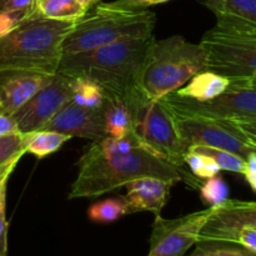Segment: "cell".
<instances>
[{"mask_svg":"<svg viewBox=\"0 0 256 256\" xmlns=\"http://www.w3.org/2000/svg\"><path fill=\"white\" fill-rule=\"evenodd\" d=\"M142 176H155L176 184L185 180L182 168L170 164L130 134L122 139L105 138L90 145L82 159L69 199L96 198Z\"/></svg>","mask_w":256,"mask_h":256,"instance_id":"cell-1","label":"cell"},{"mask_svg":"<svg viewBox=\"0 0 256 256\" xmlns=\"http://www.w3.org/2000/svg\"><path fill=\"white\" fill-rule=\"evenodd\" d=\"M154 40L152 35L132 38L89 52L62 55L58 72L70 78H86L96 82L106 98L125 100L142 88V72Z\"/></svg>","mask_w":256,"mask_h":256,"instance_id":"cell-2","label":"cell"},{"mask_svg":"<svg viewBox=\"0 0 256 256\" xmlns=\"http://www.w3.org/2000/svg\"><path fill=\"white\" fill-rule=\"evenodd\" d=\"M75 20L48 19L34 12L0 38V72L29 70L54 75L58 72L62 46Z\"/></svg>","mask_w":256,"mask_h":256,"instance_id":"cell-3","label":"cell"},{"mask_svg":"<svg viewBox=\"0 0 256 256\" xmlns=\"http://www.w3.org/2000/svg\"><path fill=\"white\" fill-rule=\"evenodd\" d=\"M155 24L156 15L148 9H124L112 2H98L75 20L62 42V54L72 55L120 40L149 36Z\"/></svg>","mask_w":256,"mask_h":256,"instance_id":"cell-4","label":"cell"},{"mask_svg":"<svg viewBox=\"0 0 256 256\" xmlns=\"http://www.w3.org/2000/svg\"><path fill=\"white\" fill-rule=\"evenodd\" d=\"M206 69V54L200 44L180 35L154 40L148 52L142 89L150 99L160 100L184 86Z\"/></svg>","mask_w":256,"mask_h":256,"instance_id":"cell-5","label":"cell"},{"mask_svg":"<svg viewBox=\"0 0 256 256\" xmlns=\"http://www.w3.org/2000/svg\"><path fill=\"white\" fill-rule=\"evenodd\" d=\"M200 45L206 54V69L222 76L244 79L256 72V24L226 14L205 32Z\"/></svg>","mask_w":256,"mask_h":256,"instance_id":"cell-6","label":"cell"},{"mask_svg":"<svg viewBox=\"0 0 256 256\" xmlns=\"http://www.w3.org/2000/svg\"><path fill=\"white\" fill-rule=\"evenodd\" d=\"M132 110V134L154 154L178 168L185 165V146L176 129L174 114L162 100H152L142 88L126 98Z\"/></svg>","mask_w":256,"mask_h":256,"instance_id":"cell-7","label":"cell"},{"mask_svg":"<svg viewBox=\"0 0 256 256\" xmlns=\"http://www.w3.org/2000/svg\"><path fill=\"white\" fill-rule=\"evenodd\" d=\"M162 100L170 112L182 116H199L215 120H245L256 118V85L242 79L230 80L222 94L208 102H195L175 92Z\"/></svg>","mask_w":256,"mask_h":256,"instance_id":"cell-8","label":"cell"},{"mask_svg":"<svg viewBox=\"0 0 256 256\" xmlns=\"http://www.w3.org/2000/svg\"><path fill=\"white\" fill-rule=\"evenodd\" d=\"M176 129L185 150L195 145L228 150L246 159L256 146L246 135L240 132L229 120H215L199 116L175 115Z\"/></svg>","mask_w":256,"mask_h":256,"instance_id":"cell-9","label":"cell"},{"mask_svg":"<svg viewBox=\"0 0 256 256\" xmlns=\"http://www.w3.org/2000/svg\"><path fill=\"white\" fill-rule=\"evenodd\" d=\"M212 206L192 212L176 219H164L156 215L150 236L148 256H184L185 252L199 242V234Z\"/></svg>","mask_w":256,"mask_h":256,"instance_id":"cell-10","label":"cell"},{"mask_svg":"<svg viewBox=\"0 0 256 256\" xmlns=\"http://www.w3.org/2000/svg\"><path fill=\"white\" fill-rule=\"evenodd\" d=\"M72 100V78L56 72L52 82L12 114L19 132L42 130L52 116Z\"/></svg>","mask_w":256,"mask_h":256,"instance_id":"cell-11","label":"cell"},{"mask_svg":"<svg viewBox=\"0 0 256 256\" xmlns=\"http://www.w3.org/2000/svg\"><path fill=\"white\" fill-rule=\"evenodd\" d=\"M212 208V215L202 228L199 242H229L230 236L240 228L252 226L256 229V202L228 199Z\"/></svg>","mask_w":256,"mask_h":256,"instance_id":"cell-12","label":"cell"},{"mask_svg":"<svg viewBox=\"0 0 256 256\" xmlns=\"http://www.w3.org/2000/svg\"><path fill=\"white\" fill-rule=\"evenodd\" d=\"M42 130L60 132L69 135L70 138H82L92 142H100L105 139L104 120L102 112L85 109L78 106L76 104L69 100L50 122L42 128Z\"/></svg>","mask_w":256,"mask_h":256,"instance_id":"cell-13","label":"cell"},{"mask_svg":"<svg viewBox=\"0 0 256 256\" xmlns=\"http://www.w3.org/2000/svg\"><path fill=\"white\" fill-rule=\"evenodd\" d=\"M54 75L29 70L0 72V104L4 114H14L40 89L49 84Z\"/></svg>","mask_w":256,"mask_h":256,"instance_id":"cell-14","label":"cell"},{"mask_svg":"<svg viewBox=\"0 0 256 256\" xmlns=\"http://www.w3.org/2000/svg\"><path fill=\"white\" fill-rule=\"evenodd\" d=\"M125 200L129 214L139 212H150L156 216L160 215L169 198L170 189L174 184L155 176H142L126 184Z\"/></svg>","mask_w":256,"mask_h":256,"instance_id":"cell-15","label":"cell"},{"mask_svg":"<svg viewBox=\"0 0 256 256\" xmlns=\"http://www.w3.org/2000/svg\"><path fill=\"white\" fill-rule=\"evenodd\" d=\"M230 79L218 72L204 70L192 76L184 86L175 90V94L195 102H208L219 96L229 88Z\"/></svg>","mask_w":256,"mask_h":256,"instance_id":"cell-16","label":"cell"},{"mask_svg":"<svg viewBox=\"0 0 256 256\" xmlns=\"http://www.w3.org/2000/svg\"><path fill=\"white\" fill-rule=\"evenodd\" d=\"M102 120L106 138L122 139L132 134V110L126 100L119 98H106L102 108Z\"/></svg>","mask_w":256,"mask_h":256,"instance_id":"cell-17","label":"cell"},{"mask_svg":"<svg viewBox=\"0 0 256 256\" xmlns=\"http://www.w3.org/2000/svg\"><path fill=\"white\" fill-rule=\"evenodd\" d=\"M72 102L85 109L102 112L106 102L104 90L92 80L82 76L72 78Z\"/></svg>","mask_w":256,"mask_h":256,"instance_id":"cell-18","label":"cell"},{"mask_svg":"<svg viewBox=\"0 0 256 256\" xmlns=\"http://www.w3.org/2000/svg\"><path fill=\"white\" fill-rule=\"evenodd\" d=\"M70 139L72 138L69 135L49 132V130L28 132L25 134V152L34 155L38 159H42L58 152Z\"/></svg>","mask_w":256,"mask_h":256,"instance_id":"cell-19","label":"cell"},{"mask_svg":"<svg viewBox=\"0 0 256 256\" xmlns=\"http://www.w3.org/2000/svg\"><path fill=\"white\" fill-rule=\"evenodd\" d=\"M36 12L48 19L78 20L86 9L76 0H36Z\"/></svg>","mask_w":256,"mask_h":256,"instance_id":"cell-20","label":"cell"},{"mask_svg":"<svg viewBox=\"0 0 256 256\" xmlns=\"http://www.w3.org/2000/svg\"><path fill=\"white\" fill-rule=\"evenodd\" d=\"M128 214H129V208L126 200L122 196L102 200L92 204L88 209L89 220L99 224L114 222Z\"/></svg>","mask_w":256,"mask_h":256,"instance_id":"cell-21","label":"cell"},{"mask_svg":"<svg viewBox=\"0 0 256 256\" xmlns=\"http://www.w3.org/2000/svg\"><path fill=\"white\" fill-rule=\"evenodd\" d=\"M188 150H192V152H199V154L212 158L219 165V168L222 170H226V172H238V174L244 175L246 162H245L244 158L239 156V155L234 154V152H228V150L218 149V148L202 146V145L190 146Z\"/></svg>","mask_w":256,"mask_h":256,"instance_id":"cell-22","label":"cell"},{"mask_svg":"<svg viewBox=\"0 0 256 256\" xmlns=\"http://www.w3.org/2000/svg\"><path fill=\"white\" fill-rule=\"evenodd\" d=\"M194 252L189 256H256L238 244L215 240L198 242Z\"/></svg>","mask_w":256,"mask_h":256,"instance_id":"cell-23","label":"cell"},{"mask_svg":"<svg viewBox=\"0 0 256 256\" xmlns=\"http://www.w3.org/2000/svg\"><path fill=\"white\" fill-rule=\"evenodd\" d=\"M25 152V134L12 132L0 135V166L19 162Z\"/></svg>","mask_w":256,"mask_h":256,"instance_id":"cell-24","label":"cell"},{"mask_svg":"<svg viewBox=\"0 0 256 256\" xmlns=\"http://www.w3.org/2000/svg\"><path fill=\"white\" fill-rule=\"evenodd\" d=\"M184 162L190 168L192 174L199 179H209L216 176L220 172V168L212 158L199 152L186 150L184 154Z\"/></svg>","mask_w":256,"mask_h":256,"instance_id":"cell-25","label":"cell"},{"mask_svg":"<svg viewBox=\"0 0 256 256\" xmlns=\"http://www.w3.org/2000/svg\"><path fill=\"white\" fill-rule=\"evenodd\" d=\"M200 196L208 206H216L229 199V186L219 175L209 178L200 186Z\"/></svg>","mask_w":256,"mask_h":256,"instance_id":"cell-26","label":"cell"},{"mask_svg":"<svg viewBox=\"0 0 256 256\" xmlns=\"http://www.w3.org/2000/svg\"><path fill=\"white\" fill-rule=\"evenodd\" d=\"M219 14L232 15L256 24V0H224Z\"/></svg>","mask_w":256,"mask_h":256,"instance_id":"cell-27","label":"cell"},{"mask_svg":"<svg viewBox=\"0 0 256 256\" xmlns=\"http://www.w3.org/2000/svg\"><path fill=\"white\" fill-rule=\"evenodd\" d=\"M10 176L0 180V256H8V222L5 214L6 189Z\"/></svg>","mask_w":256,"mask_h":256,"instance_id":"cell-28","label":"cell"},{"mask_svg":"<svg viewBox=\"0 0 256 256\" xmlns=\"http://www.w3.org/2000/svg\"><path fill=\"white\" fill-rule=\"evenodd\" d=\"M229 242L238 244L256 255V229L252 226H242L230 236Z\"/></svg>","mask_w":256,"mask_h":256,"instance_id":"cell-29","label":"cell"},{"mask_svg":"<svg viewBox=\"0 0 256 256\" xmlns=\"http://www.w3.org/2000/svg\"><path fill=\"white\" fill-rule=\"evenodd\" d=\"M26 18H29V15L22 12H5V10H0V38L12 32L15 26H18Z\"/></svg>","mask_w":256,"mask_h":256,"instance_id":"cell-30","label":"cell"},{"mask_svg":"<svg viewBox=\"0 0 256 256\" xmlns=\"http://www.w3.org/2000/svg\"><path fill=\"white\" fill-rule=\"evenodd\" d=\"M0 10L22 12L30 16L36 12V0H0Z\"/></svg>","mask_w":256,"mask_h":256,"instance_id":"cell-31","label":"cell"},{"mask_svg":"<svg viewBox=\"0 0 256 256\" xmlns=\"http://www.w3.org/2000/svg\"><path fill=\"white\" fill-rule=\"evenodd\" d=\"M170 2V0H116V2H112V4L115 6L124 8V9L142 10L149 6H152V5L162 4V2Z\"/></svg>","mask_w":256,"mask_h":256,"instance_id":"cell-32","label":"cell"},{"mask_svg":"<svg viewBox=\"0 0 256 256\" xmlns=\"http://www.w3.org/2000/svg\"><path fill=\"white\" fill-rule=\"evenodd\" d=\"M229 122L248 136H256V118L245 120H229Z\"/></svg>","mask_w":256,"mask_h":256,"instance_id":"cell-33","label":"cell"},{"mask_svg":"<svg viewBox=\"0 0 256 256\" xmlns=\"http://www.w3.org/2000/svg\"><path fill=\"white\" fill-rule=\"evenodd\" d=\"M16 122L12 119V115L0 114V135L12 134V132H18Z\"/></svg>","mask_w":256,"mask_h":256,"instance_id":"cell-34","label":"cell"},{"mask_svg":"<svg viewBox=\"0 0 256 256\" xmlns=\"http://www.w3.org/2000/svg\"><path fill=\"white\" fill-rule=\"evenodd\" d=\"M202 4L206 8H209L215 15L219 14L222 9V4H224V0H200Z\"/></svg>","mask_w":256,"mask_h":256,"instance_id":"cell-35","label":"cell"},{"mask_svg":"<svg viewBox=\"0 0 256 256\" xmlns=\"http://www.w3.org/2000/svg\"><path fill=\"white\" fill-rule=\"evenodd\" d=\"M18 165V162H12L9 165H5V166H0V179H2L6 175H12V172H14L15 166Z\"/></svg>","mask_w":256,"mask_h":256,"instance_id":"cell-36","label":"cell"},{"mask_svg":"<svg viewBox=\"0 0 256 256\" xmlns=\"http://www.w3.org/2000/svg\"><path fill=\"white\" fill-rule=\"evenodd\" d=\"M246 182H249V185L252 186V189L256 192V172H250V174L244 175Z\"/></svg>","mask_w":256,"mask_h":256,"instance_id":"cell-37","label":"cell"},{"mask_svg":"<svg viewBox=\"0 0 256 256\" xmlns=\"http://www.w3.org/2000/svg\"><path fill=\"white\" fill-rule=\"evenodd\" d=\"M76 2L88 10L92 6H94V5H96L98 2H100V0H76Z\"/></svg>","mask_w":256,"mask_h":256,"instance_id":"cell-38","label":"cell"},{"mask_svg":"<svg viewBox=\"0 0 256 256\" xmlns=\"http://www.w3.org/2000/svg\"><path fill=\"white\" fill-rule=\"evenodd\" d=\"M242 80H244L245 82H248V84H250V85H256V72L252 75V76L244 78Z\"/></svg>","mask_w":256,"mask_h":256,"instance_id":"cell-39","label":"cell"},{"mask_svg":"<svg viewBox=\"0 0 256 256\" xmlns=\"http://www.w3.org/2000/svg\"><path fill=\"white\" fill-rule=\"evenodd\" d=\"M246 138L249 139V142H252V144H254L256 146V136H248V135H246Z\"/></svg>","mask_w":256,"mask_h":256,"instance_id":"cell-40","label":"cell"},{"mask_svg":"<svg viewBox=\"0 0 256 256\" xmlns=\"http://www.w3.org/2000/svg\"><path fill=\"white\" fill-rule=\"evenodd\" d=\"M0 114H4V110H2V104H0Z\"/></svg>","mask_w":256,"mask_h":256,"instance_id":"cell-41","label":"cell"},{"mask_svg":"<svg viewBox=\"0 0 256 256\" xmlns=\"http://www.w3.org/2000/svg\"><path fill=\"white\" fill-rule=\"evenodd\" d=\"M6 176H10V175H6ZM5 178V176H4ZM4 178H2V179H4ZM0 180H2V179H0Z\"/></svg>","mask_w":256,"mask_h":256,"instance_id":"cell-42","label":"cell"}]
</instances>
